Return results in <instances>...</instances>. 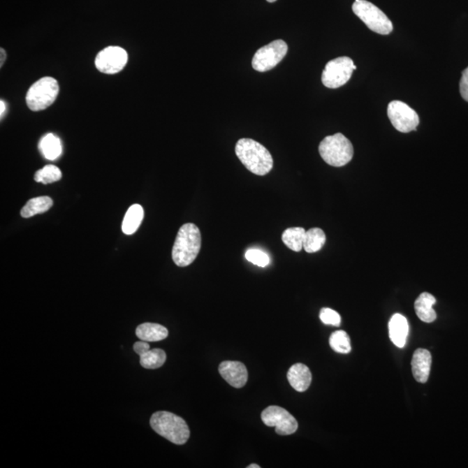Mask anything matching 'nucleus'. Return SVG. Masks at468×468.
Returning a JSON list of instances; mask_svg holds the SVG:
<instances>
[{
	"label": "nucleus",
	"mask_w": 468,
	"mask_h": 468,
	"mask_svg": "<svg viewBox=\"0 0 468 468\" xmlns=\"http://www.w3.org/2000/svg\"><path fill=\"white\" fill-rule=\"evenodd\" d=\"M235 153L244 167L254 175H268L273 168L271 153L262 144L253 139L242 138L237 140Z\"/></svg>",
	"instance_id": "nucleus-1"
},
{
	"label": "nucleus",
	"mask_w": 468,
	"mask_h": 468,
	"mask_svg": "<svg viewBox=\"0 0 468 468\" xmlns=\"http://www.w3.org/2000/svg\"><path fill=\"white\" fill-rule=\"evenodd\" d=\"M200 247L201 234L199 228L193 223H187L180 228L176 236L172 251L173 261L180 268H186L196 261Z\"/></svg>",
	"instance_id": "nucleus-2"
},
{
	"label": "nucleus",
	"mask_w": 468,
	"mask_h": 468,
	"mask_svg": "<svg viewBox=\"0 0 468 468\" xmlns=\"http://www.w3.org/2000/svg\"><path fill=\"white\" fill-rule=\"evenodd\" d=\"M151 427L161 437L176 445L185 444L189 441L190 430L186 421L175 414L158 411L150 419Z\"/></svg>",
	"instance_id": "nucleus-3"
},
{
	"label": "nucleus",
	"mask_w": 468,
	"mask_h": 468,
	"mask_svg": "<svg viewBox=\"0 0 468 468\" xmlns=\"http://www.w3.org/2000/svg\"><path fill=\"white\" fill-rule=\"evenodd\" d=\"M320 156L327 164L332 167H343L350 163L354 156L351 140L341 133L327 136L320 143Z\"/></svg>",
	"instance_id": "nucleus-4"
},
{
	"label": "nucleus",
	"mask_w": 468,
	"mask_h": 468,
	"mask_svg": "<svg viewBox=\"0 0 468 468\" xmlns=\"http://www.w3.org/2000/svg\"><path fill=\"white\" fill-rule=\"evenodd\" d=\"M353 12L374 32L388 35L393 31V24L383 10L367 0H355Z\"/></svg>",
	"instance_id": "nucleus-5"
},
{
	"label": "nucleus",
	"mask_w": 468,
	"mask_h": 468,
	"mask_svg": "<svg viewBox=\"0 0 468 468\" xmlns=\"http://www.w3.org/2000/svg\"><path fill=\"white\" fill-rule=\"evenodd\" d=\"M59 93V82L55 78L45 77L31 86L27 94V104L32 111H41L55 102Z\"/></svg>",
	"instance_id": "nucleus-6"
},
{
	"label": "nucleus",
	"mask_w": 468,
	"mask_h": 468,
	"mask_svg": "<svg viewBox=\"0 0 468 468\" xmlns=\"http://www.w3.org/2000/svg\"><path fill=\"white\" fill-rule=\"evenodd\" d=\"M356 66L348 57H337L330 61L322 74L323 85L327 88L337 89L347 84Z\"/></svg>",
	"instance_id": "nucleus-7"
},
{
	"label": "nucleus",
	"mask_w": 468,
	"mask_h": 468,
	"mask_svg": "<svg viewBox=\"0 0 468 468\" xmlns=\"http://www.w3.org/2000/svg\"><path fill=\"white\" fill-rule=\"evenodd\" d=\"M288 52L286 42L278 39L257 50L251 62L255 71L265 72L275 68L284 59Z\"/></svg>",
	"instance_id": "nucleus-8"
},
{
	"label": "nucleus",
	"mask_w": 468,
	"mask_h": 468,
	"mask_svg": "<svg viewBox=\"0 0 468 468\" xmlns=\"http://www.w3.org/2000/svg\"><path fill=\"white\" fill-rule=\"evenodd\" d=\"M388 117L394 128L402 133L416 131L420 122L416 111L402 101H392L388 104Z\"/></svg>",
	"instance_id": "nucleus-9"
},
{
	"label": "nucleus",
	"mask_w": 468,
	"mask_h": 468,
	"mask_svg": "<svg viewBox=\"0 0 468 468\" xmlns=\"http://www.w3.org/2000/svg\"><path fill=\"white\" fill-rule=\"evenodd\" d=\"M261 419L266 426L275 427L280 435L293 434L298 430V424L294 416L286 409L279 406H270L261 414Z\"/></svg>",
	"instance_id": "nucleus-10"
},
{
	"label": "nucleus",
	"mask_w": 468,
	"mask_h": 468,
	"mask_svg": "<svg viewBox=\"0 0 468 468\" xmlns=\"http://www.w3.org/2000/svg\"><path fill=\"white\" fill-rule=\"evenodd\" d=\"M128 63V53L122 47L110 46L101 50L95 60L96 69L104 74H117Z\"/></svg>",
	"instance_id": "nucleus-11"
},
{
	"label": "nucleus",
	"mask_w": 468,
	"mask_h": 468,
	"mask_svg": "<svg viewBox=\"0 0 468 468\" xmlns=\"http://www.w3.org/2000/svg\"><path fill=\"white\" fill-rule=\"evenodd\" d=\"M219 372L233 388H243L247 383V369L242 363L235 361L223 362L219 366Z\"/></svg>",
	"instance_id": "nucleus-12"
},
{
	"label": "nucleus",
	"mask_w": 468,
	"mask_h": 468,
	"mask_svg": "<svg viewBox=\"0 0 468 468\" xmlns=\"http://www.w3.org/2000/svg\"><path fill=\"white\" fill-rule=\"evenodd\" d=\"M432 363L430 352L426 349H418L414 353L411 366L413 376L421 383H425L430 377Z\"/></svg>",
	"instance_id": "nucleus-13"
},
{
	"label": "nucleus",
	"mask_w": 468,
	"mask_h": 468,
	"mask_svg": "<svg viewBox=\"0 0 468 468\" xmlns=\"http://www.w3.org/2000/svg\"><path fill=\"white\" fill-rule=\"evenodd\" d=\"M287 379L295 390L305 392L312 383V376L307 366L296 363L288 370Z\"/></svg>",
	"instance_id": "nucleus-14"
},
{
	"label": "nucleus",
	"mask_w": 468,
	"mask_h": 468,
	"mask_svg": "<svg viewBox=\"0 0 468 468\" xmlns=\"http://www.w3.org/2000/svg\"><path fill=\"white\" fill-rule=\"evenodd\" d=\"M409 323L404 316L395 314L388 323V332L392 343L398 348L405 346L407 337L409 335Z\"/></svg>",
	"instance_id": "nucleus-15"
},
{
	"label": "nucleus",
	"mask_w": 468,
	"mask_h": 468,
	"mask_svg": "<svg viewBox=\"0 0 468 468\" xmlns=\"http://www.w3.org/2000/svg\"><path fill=\"white\" fill-rule=\"evenodd\" d=\"M437 303V300L433 295L423 293L420 295L415 302V309L416 315L425 323L434 322L437 318L433 306Z\"/></svg>",
	"instance_id": "nucleus-16"
},
{
	"label": "nucleus",
	"mask_w": 468,
	"mask_h": 468,
	"mask_svg": "<svg viewBox=\"0 0 468 468\" xmlns=\"http://www.w3.org/2000/svg\"><path fill=\"white\" fill-rule=\"evenodd\" d=\"M136 334L142 341L159 342L168 337V330L158 323H144L138 327Z\"/></svg>",
	"instance_id": "nucleus-17"
},
{
	"label": "nucleus",
	"mask_w": 468,
	"mask_h": 468,
	"mask_svg": "<svg viewBox=\"0 0 468 468\" xmlns=\"http://www.w3.org/2000/svg\"><path fill=\"white\" fill-rule=\"evenodd\" d=\"M143 207L139 204L132 205L126 212L124 222H122V232L127 235H131L138 231L143 221Z\"/></svg>",
	"instance_id": "nucleus-18"
},
{
	"label": "nucleus",
	"mask_w": 468,
	"mask_h": 468,
	"mask_svg": "<svg viewBox=\"0 0 468 468\" xmlns=\"http://www.w3.org/2000/svg\"><path fill=\"white\" fill-rule=\"evenodd\" d=\"M53 206V200L52 198L48 196H41L34 198L28 201L24 207L21 210V216L23 218L28 219L34 217V216L48 211Z\"/></svg>",
	"instance_id": "nucleus-19"
},
{
	"label": "nucleus",
	"mask_w": 468,
	"mask_h": 468,
	"mask_svg": "<svg viewBox=\"0 0 468 468\" xmlns=\"http://www.w3.org/2000/svg\"><path fill=\"white\" fill-rule=\"evenodd\" d=\"M326 236L322 229L315 228L306 231L304 240V249L306 253L314 254L325 246Z\"/></svg>",
	"instance_id": "nucleus-20"
},
{
	"label": "nucleus",
	"mask_w": 468,
	"mask_h": 468,
	"mask_svg": "<svg viewBox=\"0 0 468 468\" xmlns=\"http://www.w3.org/2000/svg\"><path fill=\"white\" fill-rule=\"evenodd\" d=\"M140 363L142 368L147 370H156L163 366L167 356L161 349H154L142 353L140 356Z\"/></svg>",
	"instance_id": "nucleus-21"
},
{
	"label": "nucleus",
	"mask_w": 468,
	"mask_h": 468,
	"mask_svg": "<svg viewBox=\"0 0 468 468\" xmlns=\"http://www.w3.org/2000/svg\"><path fill=\"white\" fill-rule=\"evenodd\" d=\"M305 233L303 228H288L282 234V241L291 250L300 251L304 248Z\"/></svg>",
	"instance_id": "nucleus-22"
},
{
	"label": "nucleus",
	"mask_w": 468,
	"mask_h": 468,
	"mask_svg": "<svg viewBox=\"0 0 468 468\" xmlns=\"http://www.w3.org/2000/svg\"><path fill=\"white\" fill-rule=\"evenodd\" d=\"M39 149L46 159L56 160L62 154V145L59 138L52 134H48L41 140Z\"/></svg>",
	"instance_id": "nucleus-23"
},
{
	"label": "nucleus",
	"mask_w": 468,
	"mask_h": 468,
	"mask_svg": "<svg viewBox=\"0 0 468 468\" xmlns=\"http://www.w3.org/2000/svg\"><path fill=\"white\" fill-rule=\"evenodd\" d=\"M330 345L334 351L348 354L351 351V338L344 330L335 331L330 337Z\"/></svg>",
	"instance_id": "nucleus-24"
},
{
	"label": "nucleus",
	"mask_w": 468,
	"mask_h": 468,
	"mask_svg": "<svg viewBox=\"0 0 468 468\" xmlns=\"http://www.w3.org/2000/svg\"><path fill=\"white\" fill-rule=\"evenodd\" d=\"M62 178V172L56 166L47 165L45 168L36 172L34 180L37 182L43 183V184H50L60 181Z\"/></svg>",
	"instance_id": "nucleus-25"
},
{
	"label": "nucleus",
	"mask_w": 468,
	"mask_h": 468,
	"mask_svg": "<svg viewBox=\"0 0 468 468\" xmlns=\"http://www.w3.org/2000/svg\"><path fill=\"white\" fill-rule=\"evenodd\" d=\"M246 258L248 261L259 268H265L270 263V258L264 251L258 249H250L246 253Z\"/></svg>",
	"instance_id": "nucleus-26"
},
{
	"label": "nucleus",
	"mask_w": 468,
	"mask_h": 468,
	"mask_svg": "<svg viewBox=\"0 0 468 468\" xmlns=\"http://www.w3.org/2000/svg\"><path fill=\"white\" fill-rule=\"evenodd\" d=\"M320 319L327 326H339L341 323V316L334 309L330 308H323L320 312Z\"/></svg>",
	"instance_id": "nucleus-27"
},
{
	"label": "nucleus",
	"mask_w": 468,
	"mask_h": 468,
	"mask_svg": "<svg viewBox=\"0 0 468 468\" xmlns=\"http://www.w3.org/2000/svg\"><path fill=\"white\" fill-rule=\"evenodd\" d=\"M460 92L462 98L468 102V67L462 72L460 82Z\"/></svg>",
	"instance_id": "nucleus-28"
},
{
	"label": "nucleus",
	"mask_w": 468,
	"mask_h": 468,
	"mask_svg": "<svg viewBox=\"0 0 468 468\" xmlns=\"http://www.w3.org/2000/svg\"><path fill=\"white\" fill-rule=\"evenodd\" d=\"M149 350H150L149 342L139 341L134 344V351L139 356Z\"/></svg>",
	"instance_id": "nucleus-29"
},
{
	"label": "nucleus",
	"mask_w": 468,
	"mask_h": 468,
	"mask_svg": "<svg viewBox=\"0 0 468 468\" xmlns=\"http://www.w3.org/2000/svg\"><path fill=\"white\" fill-rule=\"evenodd\" d=\"M1 50V53H0V54H1V63H0V67H2L3 63H5L6 59V50H3V48H1V50Z\"/></svg>",
	"instance_id": "nucleus-30"
},
{
	"label": "nucleus",
	"mask_w": 468,
	"mask_h": 468,
	"mask_svg": "<svg viewBox=\"0 0 468 468\" xmlns=\"http://www.w3.org/2000/svg\"><path fill=\"white\" fill-rule=\"evenodd\" d=\"M0 108H1V110H0V115H1V117L3 116V113L5 112L6 110V104L3 103V101L1 100V102H0Z\"/></svg>",
	"instance_id": "nucleus-31"
},
{
	"label": "nucleus",
	"mask_w": 468,
	"mask_h": 468,
	"mask_svg": "<svg viewBox=\"0 0 468 468\" xmlns=\"http://www.w3.org/2000/svg\"><path fill=\"white\" fill-rule=\"evenodd\" d=\"M248 468H261V466L257 465V464H251V465L248 466Z\"/></svg>",
	"instance_id": "nucleus-32"
},
{
	"label": "nucleus",
	"mask_w": 468,
	"mask_h": 468,
	"mask_svg": "<svg viewBox=\"0 0 468 468\" xmlns=\"http://www.w3.org/2000/svg\"><path fill=\"white\" fill-rule=\"evenodd\" d=\"M266 1H268L269 3H275V2L277 1V0H266Z\"/></svg>",
	"instance_id": "nucleus-33"
}]
</instances>
